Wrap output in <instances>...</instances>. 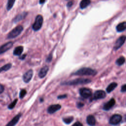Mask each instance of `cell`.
<instances>
[{"mask_svg": "<svg viewBox=\"0 0 126 126\" xmlns=\"http://www.w3.org/2000/svg\"><path fill=\"white\" fill-rule=\"evenodd\" d=\"M4 90H5L4 86L3 85L0 84V94H2L4 92Z\"/></svg>", "mask_w": 126, "mask_h": 126, "instance_id": "obj_32", "label": "cell"}, {"mask_svg": "<svg viewBox=\"0 0 126 126\" xmlns=\"http://www.w3.org/2000/svg\"><path fill=\"white\" fill-rule=\"evenodd\" d=\"M44 99H43V98H41V99H40V102L41 103L44 102Z\"/></svg>", "mask_w": 126, "mask_h": 126, "instance_id": "obj_36", "label": "cell"}, {"mask_svg": "<svg viewBox=\"0 0 126 126\" xmlns=\"http://www.w3.org/2000/svg\"><path fill=\"white\" fill-rule=\"evenodd\" d=\"M91 80L87 78H77L76 79L69 80V81H66L62 82L61 83L62 85H68V86H71V85H84L89 84L91 82Z\"/></svg>", "mask_w": 126, "mask_h": 126, "instance_id": "obj_1", "label": "cell"}, {"mask_svg": "<svg viewBox=\"0 0 126 126\" xmlns=\"http://www.w3.org/2000/svg\"><path fill=\"white\" fill-rule=\"evenodd\" d=\"M61 108V105L59 104H53L49 106L47 109V112L49 114H53Z\"/></svg>", "mask_w": 126, "mask_h": 126, "instance_id": "obj_12", "label": "cell"}, {"mask_svg": "<svg viewBox=\"0 0 126 126\" xmlns=\"http://www.w3.org/2000/svg\"><path fill=\"white\" fill-rule=\"evenodd\" d=\"M106 93L105 91L103 90H97L96 91L93 96V100H100V99H103L106 97Z\"/></svg>", "mask_w": 126, "mask_h": 126, "instance_id": "obj_8", "label": "cell"}, {"mask_svg": "<svg viewBox=\"0 0 126 126\" xmlns=\"http://www.w3.org/2000/svg\"><path fill=\"white\" fill-rule=\"evenodd\" d=\"M24 50V48L22 46H19L16 47L13 51V55L15 56H21Z\"/></svg>", "mask_w": 126, "mask_h": 126, "instance_id": "obj_17", "label": "cell"}, {"mask_svg": "<svg viewBox=\"0 0 126 126\" xmlns=\"http://www.w3.org/2000/svg\"><path fill=\"white\" fill-rule=\"evenodd\" d=\"M18 101V99H15L14 100L11 104H10L8 106V108L9 109H12L13 108H14V107L15 106L17 103Z\"/></svg>", "mask_w": 126, "mask_h": 126, "instance_id": "obj_25", "label": "cell"}, {"mask_svg": "<svg viewBox=\"0 0 126 126\" xmlns=\"http://www.w3.org/2000/svg\"><path fill=\"white\" fill-rule=\"evenodd\" d=\"M97 73L96 70L89 68H82L72 74L79 76H91L95 75Z\"/></svg>", "mask_w": 126, "mask_h": 126, "instance_id": "obj_2", "label": "cell"}, {"mask_svg": "<svg viewBox=\"0 0 126 126\" xmlns=\"http://www.w3.org/2000/svg\"><path fill=\"white\" fill-rule=\"evenodd\" d=\"M91 1L89 0H83L80 3V8L81 9H84L90 5Z\"/></svg>", "mask_w": 126, "mask_h": 126, "instance_id": "obj_20", "label": "cell"}, {"mask_svg": "<svg viewBox=\"0 0 126 126\" xmlns=\"http://www.w3.org/2000/svg\"><path fill=\"white\" fill-rule=\"evenodd\" d=\"M11 67H12V64L11 63H9V64H7L4 65L2 67L0 68V73L3 71H8V70H9L10 69H11Z\"/></svg>", "mask_w": 126, "mask_h": 126, "instance_id": "obj_21", "label": "cell"}, {"mask_svg": "<svg viewBox=\"0 0 126 126\" xmlns=\"http://www.w3.org/2000/svg\"><path fill=\"white\" fill-rule=\"evenodd\" d=\"M73 5V2L72 1H69L68 3L67 6L68 8H70Z\"/></svg>", "mask_w": 126, "mask_h": 126, "instance_id": "obj_33", "label": "cell"}, {"mask_svg": "<svg viewBox=\"0 0 126 126\" xmlns=\"http://www.w3.org/2000/svg\"><path fill=\"white\" fill-rule=\"evenodd\" d=\"M72 126H83V125L81 123H80V122H75L74 124H73L72 125Z\"/></svg>", "mask_w": 126, "mask_h": 126, "instance_id": "obj_30", "label": "cell"}, {"mask_svg": "<svg viewBox=\"0 0 126 126\" xmlns=\"http://www.w3.org/2000/svg\"><path fill=\"white\" fill-rule=\"evenodd\" d=\"M23 27L21 25H18L13 29L8 34V38L9 39H11L15 38L18 36L23 31Z\"/></svg>", "mask_w": 126, "mask_h": 126, "instance_id": "obj_4", "label": "cell"}, {"mask_svg": "<svg viewBox=\"0 0 126 126\" xmlns=\"http://www.w3.org/2000/svg\"><path fill=\"white\" fill-rule=\"evenodd\" d=\"M49 70V67L47 66H46L42 68L38 72V76L40 78H44L47 74L48 71Z\"/></svg>", "mask_w": 126, "mask_h": 126, "instance_id": "obj_14", "label": "cell"}, {"mask_svg": "<svg viewBox=\"0 0 126 126\" xmlns=\"http://www.w3.org/2000/svg\"><path fill=\"white\" fill-rule=\"evenodd\" d=\"M126 40V36L125 35H122L120 36L119 38L117 39L116 40L115 44L114 46V50L115 51L119 49L125 43Z\"/></svg>", "mask_w": 126, "mask_h": 126, "instance_id": "obj_7", "label": "cell"}, {"mask_svg": "<svg viewBox=\"0 0 126 126\" xmlns=\"http://www.w3.org/2000/svg\"><path fill=\"white\" fill-rule=\"evenodd\" d=\"M84 104L82 103H80V102L77 103L76 104V106L78 108H80L82 107L83 106H84Z\"/></svg>", "mask_w": 126, "mask_h": 126, "instance_id": "obj_28", "label": "cell"}, {"mask_svg": "<svg viewBox=\"0 0 126 126\" xmlns=\"http://www.w3.org/2000/svg\"><path fill=\"white\" fill-rule=\"evenodd\" d=\"M67 97H68L67 95V94H65V95H60V96H58L57 98H58V99H60V100H61V99H65V98H67Z\"/></svg>", "mask_w": 126, "mask_h": 126, "instance_id": "obj_29", "label": "cell"}, {"mask_svg": "<svg viewBox=\"0 0 126 126\" xmlns=\"http://www.w3.org/2000/svg\"><path fill=\"white\" fill-rule=\"evenodd\" d=\"M26 57V54H24V55H21V56H20V57H19V59L20 60H24V59H25Z\"/></svg>", "mask_w": 126, "mask_h": 126, "instance_id": "obj_34", "label": "cell"}, {"mask_svg": "<svg viewBox=\"0 0 126 126\" xmlns=\"http://www.w3.org/2000/svg\"><path fill=\"white\" fill-rule=\"evenodd\" d=\"M122 117L120 114H114L112 115L109 121V123L111 125H117L122 121Z\"/></svg>", "mask_w": 126, "mask_h": 126, "instance_id": "obj_5", "label": "cell"}, {"mask_svg": "<svg viewBox=\"0 0 126 126\" xmlns=\"http://www.w3.org/2000/svg\"><path fill=\"white\" fill-rule=\"evenodd\" d=\"M28 14V13L26 12H24L22 13H20L17 15L14 19H13V22L14 23H17L19 21L22 20V19H24L27 15Z\"/></svg>", "mask_w": 126, "mask_h": 126, "instance_id": "obj_16", "label": "cell"}, {"mask_svg": "<svg viewBox=\"0 0 126 126\" xmlns=\"http://www.w3.org/2000/svg\"><path fill=\"white\" fill-rule=\"evenodd\" d=\"M33 76V71L32 69H30L27 71L23 76V80L26 83H29L32 79Z\"/></svg>", "mask_w": 126, "mask_h": 126, "instance_id": "obj_10", "label": "cell"}, {"mask_svg": "<svg viewBox=\"0 0 126 126\" xmlns=\"http://www.w3.org/2000/svg\"><path fill=\"white\" fill-rule=\"evenodd\" d=\"M117 85H118L117 83L116 82H112L111 84H110L106 89L107 93H110L112 92L117 87Z\"/></svg>", "mask_w": 126, "mask_h": 126, "instance_id": "obj_18", "label": "cell"}, {"mask_svg": "<svg viewBox=\"0 0 126 126\" xmlns=\"http://www.w3.org/2000/svg\"><path fill=\"white\" fill-rule=\"evenodd\" d=\"M26 94H27V91L26 90H25V89L21 90L20 92V94H19V98L21 99H23L26 96Z\"/></svg>", "mask_w": 126, "mask_h": 126, "instance_id": "obj_26", "label": "cell"}, {"mask_svg": "<svg viewBox=\"0 0 126 126\" xmlns=\"http://www.w3.org/2000/svg\"><path fill=\"white\" fill-rule=\"evenodd\" d=\"M21 116V114L19 113L16 115L14 117H13L12 120L10 121L6 126H15L16 124L18 122L20 117Z\"/></svg>", "mask_w": 126, "mask_h": 126, "instance_id": "obj_13", "label": "cell"}, {"mask_svg": "<svg viewBox=\"0 0 126 126\" xmlns=\"http://www.w3.org/2000/svg\"><path fill=\"white\" fill-rule=\"evenodd\" d=\"M43 17L41 15H38L36 16L34 23L32 26L33 30L35 32L39 30L43 24Z\"/></svg>", "mask_w": 126, "mask_h": 126, "instance_id": "obj_3", "label": "cell"}, {"mask_svg": "<svg viewBox=\"0 0 126 126\" xmlns=\"http://www.w3.org/2000/svg\"><path fill=\"white\" fill-rule=\"evenodd\" d=\"M126 91V84L123 85L122 87H121V92L122 93H124Z\"/></svg>", "mask_w": 126, "mask_h": 126, "instance_id": "obj_31", "label": "cell"}, {"mask_svg": "<svg viewBox=\"0 0 126 126\" xmlns=\"http://www.w3.org/2000/svg\"><path fill=\"white\" fill-rule=\"evenodd\" d=\"M52 55L51 54H50L46 58V62L47 63H50L52 61Z\"/></svg>", "mask_w": 126, "mask_h": 126, "instance_id": "obj_27", "label": "cell"}, {"mask_svg": "<svg viewBox=\"0 0 126 126\" xmlns=\"http://www.w3.org/2000/svg\"><path fill=\"white\" fill-rule=\"evenodd\" d=\"M126 29V23L123 22L118 24L116 27V30L118 32H122L124 31Z\"/></svg>", "mask_w": 126, "mask_h": 126, "instance_id": "obj_19", "label": "cell"}, {"mask_svg": "<svg viewBox=\"0 0 126 126\" xmlns=\"http://www.w3.org/2000/svg\"><path fill=\"white\" fill-rule=\"evenodd\" d=\"M73 119H74V118L73 117L70 116V117H68L63 118V121L65 124H66L67 125H69L73 121Z\"/></svg>", "mask_w": 126, "mask_h": 126, "instance_id": "obj_24", "label": "cell"}, {"mask_svg": "<svg viewBox=\"0 0 126 126\" xmlns=\"http://www.w3.org/2000/svg\"><path fill=\"white\" fill-rule=\"evenodd\" d=\"M86 122L88 125L90 126H94L96 123V120L94 116L92 115H88L86 118Z\"/></svg>", "mask_w": 126, "mask_h": 126, "instance_id": "obj_15", "label": "cell"}, {"mask_svg": "<svg viewBox=\"0 0 126 126\" xmlns=\"http://www.w3.org/2000/svg\"><path fill=\"white\" fill-rule=\"evenodd\" d=\"M80 96L84 99H88L92 96V93L90 89L86 88H82L79 90Z\"/></svg>", "mask_w": 126, "mask_h": 126, "instance_id": "obj_6", "label": "cell"}, {"mask_svg": "<svg viewBox=\"0 0 126 126\" xmlns=\"http://www.w3.org/2000/svg\"><path fill=\"white\" fill-rule=\"evenodd\" d=\"M13 45V44L12 42L10 41L4 44L2 46H1L0 47V54H3L4 53L8 51L12 47Z\"/></svg>", "mask_w": 126, "mask_h": 126, "instance_id": "obj_9", "label": "cell"}, {"mask_svg": "<svg viewBox=\"0 0 126 126\" xmlns=\"http://www.w3.org/2000/svg\"><path fill=\"white\" fill-rule=\"evenodd\" d=\"M116 101L114 98H112L108 102L105 103L103 107V109L105 111H108L111 109L115 104Z\"/></svg>", "mask_w": 126, "mask_h": 126, "instance_id": "obj_11", "label": "cell"}, {"mask_svg": "<svg viewBox=\"0 0 126 126\" xmlns=\"http://www.w3.org/2000/svg\"><path fill=\"white\" fill-rule=\"evenodd\" d=\"M45 2H46L45 1H44V0H43V1H41H41H40L39 2V3L40 4H44Z\"/></svg>", "mask_w": 126, "mask_h": 126, "instance_id": "obj_35", "label": "cell"}, {"mask_svg": "<svg viewBox=\"0 0 126 126\" xmlns=\"http://www.w3.org/2000/svg\"><path fill=\"white\" fill-rule=\"evenodd\" d=\"M15 1L14 0H9L7 5V9L8 11H10L13 7Z\"/></svg>", "mask_w": 126, "mask_h": 126, "instance_id": "obj_23", "label": "cell"}, {"mask_svg": "<svg viewBox=\"0 0 126 126\" xmlns=\"http://www.w3.org/2000/svg\"><path fill=\"white\" fill-rule=\"evenodd\" d=\"M125 62V58L123 56H121L120 58H119L116 61V64L117 66H121L123 65Z\"/></svg>", "mask_w": 126, "mask_h": 126, "instance_id": "obj_22", "label": "cell"}]
</instances>
